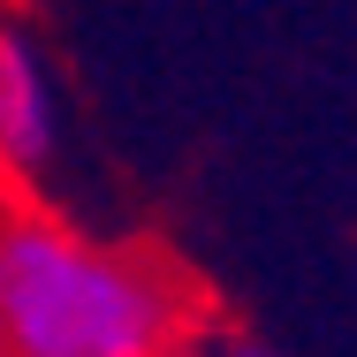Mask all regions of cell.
<instances>
[{
    "label": "cell",
    "instance_id": "obj_3",
    "mask_svg": "<svg viewBox=\"0 0 357 357\" xmlns=\"http://www.w3.org/2000/svg\"><path fill=\"white\" fill-rule=\"evenodd\" d=\"M206 357H289V350H274V342H259V335H220Z\"/></svg>",
    "mask_w": 357,
    "mask_h": 357
},
{
    "label": "cell",
    "instance_id": "obj_2",
    "mask_svg": "<svg viewBox=\"0 0 357 357\" xmlns=\"http://www.w3.org/2000/svg\"><path fill=\"white\" fill-rule=\"evenodd\" d=\"M61 144H69V107H61L54 61L38 54V38L0 23V175L38 183L61 167Z\"/></svg>",
    "mask_w": 357,
    "mask_h": 357
},
{
    "label": "cell",
    "instance_id": "obj_1",
    "mask_svg": "<svg viewBox=\"0 0 357 357\" xmlns=\"http://www.w3.org/2000/svg\"><path fill=\"white\" fill-rule=\"evenodd\" d=\"M198 289L152 243L0 198V357H190Z\"/></svg>",
    "mask_w": 357,
    "mask_h": 357
}]
</instances>
